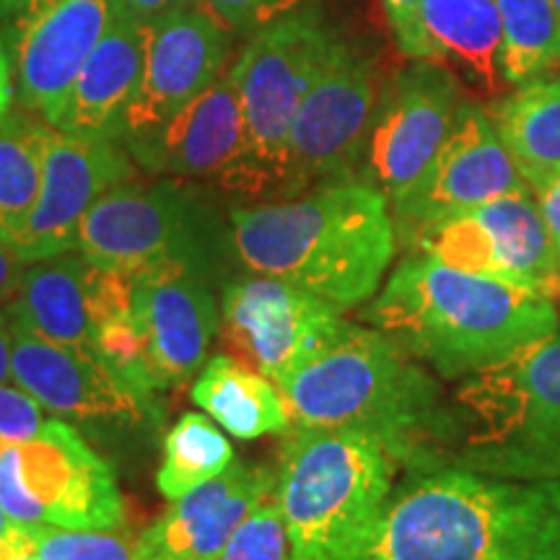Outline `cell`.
<instances>
[{
    "mask_svg": "<svg viewBox=\"0 0 560 560\" xmlns=\"http://www.w3.org/2000/svg\"><path fill=\"white\" fill-rule=\"evenodd\" d=\"M503 81L527 83L560 68V13L552 0H495Z\"/></svg>",
    "mask_w": 560,
    "mask_h": 560,
    "instance_id": "cell-28",
    "label": "cell"
},
{
    "mask_svg": "<svg viewBox=\"0 0 560 560\" xmlns=\"http://www.w3.org/2000/svg\"><path fill=\"white\" fill-rule=\"evenodd\" d=\"M132 317L145 346L159 389L182 387L206 363L219 332V312L190 257H164L138 270Z\"/></svg>",
    "mask_w": 560,
    "mask_h": 560,
    "instance_id": "cell-18",
    "label": "cell"
},
{
    "mask_svg": "<svg viewBox=\"0 0 560 560\" xmlns=\"http://www.w3.org/2000/svg\"><path fill=\"white\" fill-rule=\"evenodd\" d=\"M340 312L299 285L249 278L223 293L221 340L244 366L280 384L340 327Z\"/></svg>",
    "mask_w": 560,
    "mask_h": 560,
    "instance_id": "cell-14",
    "label": "cell"
},
{
    "mask_svg": "<svg viewBox=\"0 0 560 560\" xmlns=\"http://www.w3.org/2000/svg\"><path fill=\"white\" fill-rule=\"evenodd\" d=\"M363 319L444 380L478 374L560 325L552 299L425 255L392 270Z\"/></svg>",
    "mask_w": 560,
    "mask_h": 560,
    "instance_id": "cell-4",
    "label": "cell"
},
{
    "mask_svg": "<svg viewBox=\"0 0 560 560\" xmlns=\"http://www.w3.org/2000/svg\"><path fill=\"white\" fill-rule=\"evenodd\" d=\"M219 560H291V540L276 493L257 506L234 532Z\"/></svg>",
    "mask_w": 560,
    "mask_h": 560,
    "instance_id": "cell-31",
    "label": "cell"
},
{
    "mask_svg": "<svg viewBox=\"0 0 560 560\" xmlns=\"http://www.w3.org/2000/svg\"><path fill=\"white\" fill-rule=\"evenodd\" d=\"M11 376V322L0 314V384Z\"/></svg>",
    "mask_w": 560,
    "mask_h": 560,
    "instance_id": "cell-39",
    "label": "cell"
},
{
    "mask_svg": "<svg viewBox=\"0 0 560 560\" xmlns=\"http://www.w3.org/2000/svg\"><path fill=\"white\" fill-rule=\"evenodd\" d=\"M19 560H37V556H26V558H19Z\"/></svg>",
    "mask_w": 560,
    "mask_h": 560,
    "instance_id": "cell-44",
    "label": "cell"
},
{
    "mask_svg": "<svg viewBox=\"0 0 560 560\" xmlns=\"http://www.w3.org/2000/svg\"><path fill=\"white\" fill-rule=\"evenodd\" d=\"M24 270L26 262L21 260L16 249L0 236V304H3V301H13V296H16L21 289V280H24Z\"/></svg>",
    "mask_w": 560,
    "mask_h": 560,
    "instance_id": "cell-36",
    "label": "cell"
},
{
    "mask_svg": "<svg viewBox=\"0 0 560 560\" xmlns=\"http://www.w3.org/2000/svg\"><path fill=\"white\" fill-rule=\"evenodd\" d=\"M384 11L405 58L425 60L423 0H384Z\"/></svg>",
    "mask_w": 560,
    "mask_h": 560,
    "instance_id": "cell-34",
    "label": "cell"
},
{
    "mask_svg": "<svg viewBox=\"0 0 560 560\" xmlns=\"http://www.w3.org/2000/svg\"><path fill=\"white\" fill-rule=\"evenodd\" d=\"M231 32L200 3L153 21L143 75L122 122L120 143L156 130L226 73Z\"/></svg>",
    "mask_w": 560,
    "mask_h": 560,
    "instance_id": "cell-15",
    "label": "cell"
},
{
    "mask_svg": "<svg viewBox=\"0 0 560 560\" xmlns=\"http://www.w3.org/2000/svg\"><path fill=\"white\" fill-rule=\"evenodd\" d=\"M136 177L120 140H91L50 130L45 145V174L30 229L19 247L26 265L55 260L79 244L86 213L112 187Z\"/></svg>",
    "mask_w": 560,
    "mask_h": 560,
    "instance_id": "cell-17",
    "label": "cell"
},
{
    "mask_svg": "<svg viewBox=\"0 0 560 560\" xmlns=\"http://www.w3.org/2000/svg\"><path fill=\"white\" fill-rule=\"evenodd\" d=\"M11 322L55 346L94 355V317L89 301V262L60 255L32 262L9 306ZM96 359V355H94Z\"/></svg>",
    "mask_w": 560,
    "mask_h": 560,
    "instance_id": "cell-23",
    "label": "cell"
},
{
    "mask_svg": "<svg viewBox=\"0 0 560 560\" xmlns=\"http://www.w3.org/2000/svg\"><path fill=\"white\" fill-rule=\"evenodd\" d=\"M382 89L376 62L338 42L293 120L283 195L359 179Z\"/></svg>",
    "mask_w": 560,
    "mask_h": 560,
    "instance_id": "cell-9",
    "label": "cell"
},
{
    "mask_svg": "<svg viewBox=\"0 0 560 560\" xmlns=\"http://www.w3.org/2000/svg\"><path fill=\"white\" fill-rule=\"evenodd\" d=\"M37 560H151L140 535L120 529L37 527Z\"/></svg>",
    "mask_w": 560,
    "mask_h": 560,
    "instance_id": "cell-30",
    "label": "cell"
},
{
    "mask_svg": "<svg viewBox=\"0 0 560 560\" xmlns=\"http://www.w3.org/2000/svg\"><path fill=\"white\" fill-rule=\"evenodd\" d=\"M9 524H11V520H9V514H5L3 511V506H0V537H3V532L9 529Z\"/></svg>",
    "mask_w": 560,
    "mask_h": 560,
    "instance_id": "cell-42",
    "label": "cell"
},
{
    "mask_svg": "<svg viewBox=\"0 0 560 560\" xmlns=\"http://www.w3.org/2000/svg\"><path fill=\"white\" fill-rule=\"evenodd\" d=\"M522 190H529V185L511 161L490 115L478 104L467 102L423 177L405 198L389 206L397 242L408 247L420 231L433 223Z\"/></svg>",
    "mask_w": 560,
    "mask_h": 560,
    "instance_id": "cell-13",
    "label": "cell"
},
{
    "mask_svg": "<svg viewBox=\"0 0 560 560\" xmlns=\"http://www.w3.org/2000/svg\"><path fill=\"white\" fill-rule=\"evenodd\" d=\"M200 208L177 185L112 187L79 231L81 257L96 268L140 270L164 257H190Z\"/></svg>",
    "mask_w": 560,
    "mask_h": 560,
    "instance_id": "cell-16",
    "label": "cell"
},
{
    "mask_svg": "<svg viewBox=\"0 0 560 560\" xmlns=\"http://www.w3.org/2000/svg\"><path fill=\"white\" fill-rule=\"evenodd\" d=\"M192 402L231 436L252 441L268 433H289V405L278 384L244 366L234 355H213L192 384Z\"/></svg>",
    "mask_w": 560,
    "mask_h": 560,
    "instance_id": "cell-26",
    "label": "cell"
},
{
    "mask_svg": "<svg viewBox=\"0 0 560 560\" xmlns=\"http://www.w3.org/2000/svg\"><path fill=\"white\" fill-rule=\"evenodd\" d=\"M13 96H16V81H13V66L9 45H5V37L0 34V120L11 112Z\"/></svg>",
    "mask_w": 560,
    "mask_h": 560,
    "instance_id": "cell-38",
    "label": "cell"
},
{
    "mask_svg": "<svg viewBox=\"0 0 560 560\" xmlns=\"http://www.w3.org/2000/svg\"><path fill=\"white\" fill-rule=\"evenodd\" d=\"M291 429L371 436L400 465H439L454 436V408L423 363L376 327H340L278 384Z\"/></svg>",
    "mask_w": 560,
    "mask_h": 560,
    "instance_id": "cell-1",
    "label": "cell"
},
{
    "mask_svg": "<svg viewBox=\"0 0 560 560\" xmlns=\"http://www.w3.org/2000/svg\"><path fill=\"white\" fill-rule=\"evenodd\" d=\"M552 301H556L560 314V260H558V276H556V291H552Z\"/></svg>",
    "mask_w": 560,
    "mask_h": 560,
    "instance_id": "cell-41",
    "label": "cell"
},
{
    "mask_svg": "<svg viewBox=\"0 0 560 560\" xmlns=\"http://www.w3.org/2000/svg\"><path fill=\"white\" fill-rule=\"evenodd\" d=\"M552 5H556V11L560 13V0H552Z\"/></svg>",
    "mask_w": 560,
    "mask_h": 560,
    "instance_id": "cell-43",
    "label": "cell"
},
{
    "mask_svg": "<svg viewBox=\"0 0 560 560\" xmlns=\"http://www.w3.org/2000/svg\"><path fill=\"white\" fill-rule=\"evenodd\" d=\"M50 130L52 125L34 120L26 109L0 120V236L16 255L42 192Z\"/></svg>",
    "mask_w": 560,
    "mask_h": 560,
    "instance_id": "cell-27",
    "label": "cell"
},
{
    "mask_svg": "<svg viewBox=\"0 0 560 560\" xmlns=\"http://www.w3.org/2000/svg\"><path fill=\"white\" fill-rule=\"evenodd\" d=\"M21 3H24V0H0V19L11 16V13L16 11Z\"/></svg>",
    "mask_w": 560,
    "mask_h": 560,
    "instance_id": "cell-40",
    "label": "cell"
},
{
    "mask_svg": "<svg viewBox=\"0 0 560 560\" xmlns=\"http://www.w3.org/2000/svg\"><path fill=\"white\" fill-rule=\"evenodd\" d=\"M405 249L548 299L556 291L560 255L532 190L433 223Z\"/></svg>",
    "mask_w": 560,
    "mask_h": 560,
    "instance_id": "cell-10",
    "label": "cell"
},
{
    "mask_svg": "<svg viewBox=\"0 0 560 560\" xmlns=\"http://www.w3.org/2000/svg\"><path fill=\"white\" fill-rule=\"evenodd\" d=\"M234 465V450L215 420L202 412H185L164 439V462L156 472L159 493L177 501L202 482L219 478Z\"/></svg>",
    "mask_w": 560,
    "mask_h": 560,
    "instance_id": "cell-29",
    "label": "cell"
},
{
    "mask_svg": "<svg viewBox=\"0 0 560 560\" xmlns=\"http://www.w3.org/2000/svg\"><path fill=\"white\" fill-rule=\"evenodd\" d=\"M488 115L532 192L560 177V75L520 83Z\"/></svg>",
    "mask_w": 560,
    "mask_h": 560,
    "instance_id": "cell-25",
    "label": "cell"
},
{
    "mask_svg": "<svg viewBox=\"0 0 560 560\" xmlns=\"http://www.w3.org/2000/svg\"><path fill=\"white\" fill-rule=\"evenodd\" d=\"M348 560H560V480L431 467L392 490Z\"/></svg>",
    "mask_w": 560,
    "mask_h": 560,
    "instance_id": "cell-2",
    "label": "cell"
},
{
    "mask_svg": "<svg viewBox=\"0 0 560 560\" xmlns=\"http://www.w3.org/2000/svg\"><path fill=\"white\" fill-rule=\"evenodd\" d=\"M5 21L21 107L58 128L75 79L120 21L115 0H24Z\"/></svg>",
    "mask_w": 560,
    "mask_h": 560,
    "instance_id": "cell-12",
    "label": "cell"
},
{
    "mask_svg": "<svg viewBox=\"0 0 560 560\" xmlns=\"http://www.w3.org/2000/svg\"><path fill=\"white\" fill-rule=\"evenodd\" d=\"M537 206H540V213L545 219V226L550 231V240L556 244L558 255H560V177L548 182V185L540 187L535 192Z\"/></svg>",
    "mask_w": 560,
    "mask_h": 560,
    "instance_id": "cell-37",
    "label": "cell"
},
{
    "mask_svg": "<svg viewBox=\"0 0 560 560\" xmlns=\"http://www.w3.org/2000/svg\"><path fill=\"white\" fill-rule=\"evenodd\" d=\"M338 42L314 9L293 11L252 34L231 66L244 115V156L234 192L283 195L293 120Z\"/></svg>",
    "mask_w": 560,
    "mask_h": 560,
    "instance_id": "cell-7",
    "label": "cell"
},
{
    "mask_svg": "<svg viewBox=\"0 0 560 560\" xmlns=\"http://www.w3.org/2000/svg\"><path fill=\"white\" fill-rule=\"evenodd\" d=\"M454 436L439 465L511 480H560V325L454 392Z\"/></svg>",
    "mask_w": 560,
    "mask_h": 560,
    "instance_id": "cell-5",
    "label": "cell"
},
{
    "mask_svg": "<svg viewBox=\"0 0 560 560\" xmlns=\"http://www.w3.org/2000/svg\"><path fill=\"white\" fill-rule=\"evenodd\" d=\"M125 149L145 172L208 179L234 192L244 156V115L231 68L161 128L125 140Z\"/></svg>",
    "mask_w": 560,
    "mask_h": 560,
    "instance_id": "cell-19",
    "label": "cell"
},
{
    "mask_svg": "<svg viewBox=\"0 0 560 560\" xmlns=\"http://www.w3.org/2000/svg\"><path fill=\"white\" fill-rule=\"evenodd\" d=\"M397 465L380 441L363 433H285L276 499L291 560H348L387 506Z\"/></svg>",
    "mask_w": 560,
    "mask_h": 560,
    "instance_id": "cell-6",
    "label": "cell"
},
{
    "mask_svg": "<svg viewBox=\"0 0 560 560\" xmlns=\"http://www.w3.org/2000/svg\"><path fill=\"white\" fill-rule=\"evenodd\" d=\"M45 408L21 387L0 384V452L37 436L45 425Z\"/></svg>",
    "mask_w": 560,
    "mask_h": 560,
    "instance_id": "cell-33",
    "label": "cell"
},
{
    "mask_svg": "<svg viewBox=\"0 0 560 560\" xmlns=\"http://www.w3.org/2000/svg\"><path fill=\"white\" fill-rule=\"evenodd\" d=\"M425 60L450 62L470 86L495 94L501 73V11L495 0H423Z\"/></svg>",
    "mask_w": 560,
    "mask_h": 560,
    "instance_id": "cell-24",
    "label": "cell"
},
{
    "mask_svg": "<svg viewBox=\"0 0 560 560\" xmlns=\"http://www.w3.org/2000/svg\"><path fill=\"white\" fill-rule=\"evenodd\" d=\"M190 3H195V0H115V9L120 13V19L153 24V21L166 16V13Z\"/></svg>",
    "mask_w": 560,
    "mask_h": 560,
    "instance_id": "cell-35",
    "label": "cell"
},
{
    "mask_svg": "<svg viewBox=\"0 0 560 560\" xmlns=\"http://www.w3.org/2000/svg\"><path fill=\"white\" fill-rule=\"evenodd\" d=\"M278 475L265 467L247 470L231 465L219 478L202 482L170 506L156 524L140 535L151 560H219L234 532L268 495Z\"/></svg>",
    "mask_w": 560,
    "mask_h": 560,
    "instance_id": "cell-21",
    "label": "cell"
},
{
    "mask_svg": "<svg viewBox=\"0 0 560 560\" xmlns=\"http://www.w3.org/2000/svg\"><path fill=\"white\" fill-rule=\"evenodd\" d=\"M11 380L58 418L140 425L156 418L149 397L125 387L102 361L55 346L11 322Z\"/></svg>",
    "mask_w": 560,
    "mask_h": 560,
    "instance_id": "cell-20",
    "label": "cell"
},
{
    "mask_svg": "<svg viewBox=\"0 0 560 560\" xmlns=\"http://www.w3.org/2000/svg\"><path fill=\"white\" fill-rule=\"evenodd\" d=\"M231 242L252 272L299 285L342 314L376 296L397 229L376 187L342 179L293 200L234 208Z\"/></svg>",
    "mask_w": 560,
    "mask_h": 560,
    "instance_id": "cell-3",
    "label": "cell"
},
{
    "mask_svg": "<svg viewBox=\"0 0 560 560\" xmlns=\"http://www.w3.org/2000/svg\"><path fill=\"white\" fill-rule=\"evenodd\" d=\"M465 104L450 68L433 60H412L384 83L359 179L395 206L436 159Z\"/></svg>",
    "mask_w": 560,
    "mask_h": 560,
    "instance_id": "cell-11",
    "label": "cell"
},
{
    "mask_svg": "<svg viewBox=\"0 0 560 560\" xmlns=\"http://www.w3.org/2000/svg\"><path fill=\"white\" fill-rule=\"evenodd\" d=\"M234 34H257L265 26L304 9V0H195Z\"/></svg>",
    "mask_w": 560,
    "mask_h": 560,
    "instance_id": "cell-32",
    "label": "cell"
},
{
    "mask_svg": "<svg viewBox=\"0 0 560 560\" xmlns=\"http://www.w3.org/2000/svg\"><path fill=\"white\" fill-rule=\"evenodd\" d=\"M0 506L30 527L120 529L125 503L115 472L62 420L0 452Z\"/></svg>",
    "mask_w": 560,
    "mask_h": 560,
    "instance_id": "cell-8",
    "label": "cell"
},
{
    "mask_svg": "<svg viewBox=\"0 0 560 560\" xmlns=\"http://www.w3.org/2000/svg\"><path fill=\"white\" fill-rule=\"evenodd\" d=\"M153 24L120 19L91 52L70 91L58 130L75 138L120 140L122 122L143 75Z\"/></svg>",
    "mask_w": 560,
    "mask_h": 560,
    "instance_id": "cell-22",
    "label": "cell"
}]
</instances>
